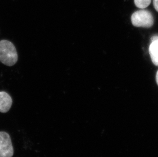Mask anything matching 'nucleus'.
Wrapping results in <instances>:
<instances>
[{
    "label": "nucleus",
    "mask_w": 158,
    "mask_h": 157,
    "mask_svg": "<svg viewBox=\"0 0 158 157\" xmlns=\"http://www.w3.org/2000/svg\"><path fill=\"white\" fill-rule=\"evenodd\" d=\"M18 60V53L14 44L7 40H1L0 61L4 65L11 66L17 63Z\"/></svg>",
    "instance_id": "nucleus-1"
},
{
    "label": "nucleus",
    "mask_w": 158,
    "mask_h": 157,
    "mask_svg": "<svg viewBox=\"0 0 158 157\" xmlns=\"http://www.w3.org/2000/svg\"><path fill=\"white\" fill-rule=\"evenodd\" d=\"M131 23L136 27L151 28L154 23L152 14L147 10L142 9L135 12L131 16Z\"/></svg>",
    "instance_id": "nucleus-2"
},
{
    "label": "nucleus",
    "mask_w": 158,
    "mask_h": 157,
    "mask_svg": "<svg viewBox=\"0 0 158 157\" xmlns=\"http://www.w3.org/2000/svg\"><path fill=\"white\" fill-rule=\"evenodd\" d=\"M14 150L9 134L0 132V157H12Z\"/></svg>",
    "instance_id": "nucleus-3"
},
{
    "label": "nucleus",
    "mask_w": 158,
    "mask_h": 157,
    "mask_svg": "<svg viewBox=\"0 0 158 157\" xmlns=\"http://www.w3.org/2000/svg\"><path fill=\"white\" fill-rule=\"evenodd\" d=\"M12 104V98L10 95L5 91H0V112H7Z\"/></svg>",
    "instance_id": "nucleus-4"
},
{
    "label": "nucleus",
    "mask_w": 158,
    "mask_h": 157,
    "mask_svg": "<svg viewBox=\"0 0 158 157\" xmlns=\"http://www.w3.org/2000/svg\"><path fill=\"white\" fill-rule=\"evenodd\" d=\"M149 53L151 60L154 64L158 66V36H154L151 39Z\"/></svg>",
    "instance_id": "nucleus-5"
},
{
    "label": "nucleus",
    "mask_w": 158,
    "mask_h": 157,
    "mask_svg": "<svg viewBox=\"0 0 158 157\" xmlns=\"http://www.w3.org/2000/svg\"><path fill=\"white\" fill-rule=\"evenodd\" d=\"M136 6L140 9H144L148 7L151 3V0H134Z\"/></svg>",
    "instance_id": "nucleus-6"
},
{
    "label": "nucleus",
    "mask_w": 158,
    "mask_h": 157,
    "mask_svg": "<svg viewBox=\"0 0 158 157\" xmlns=\"http://www.w3.org/2000/svg\"><path fill=\"white\" fill-rule=\"evenodd\" d=\"M153 3L155 9L158 12V0H154Z\"/></svg>",
    "instance_id": "nucleus-7"
},
{
    "label": "nucleus",
    "mask_w": 158,
    "mask_h": 157,
    "mask_svg": "<svg viewBox=\"0 0 158 157\" xmlns=\"http://www.w3.org/2000/svg\"><path fill=\"white\" fill-rule=\"evenodd\" d=\"M156 82H157V84L158 85V70L157 71L156 76Z\"/></svg>",
    "instance_id": "nucleus-8"
}]
</instances>
